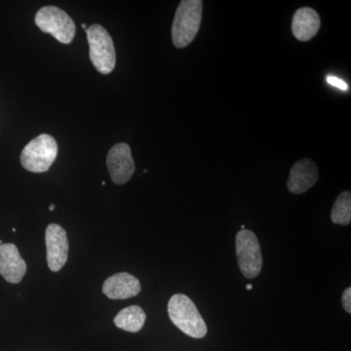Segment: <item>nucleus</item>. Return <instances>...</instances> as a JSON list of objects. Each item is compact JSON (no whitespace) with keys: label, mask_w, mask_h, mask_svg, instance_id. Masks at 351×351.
I'll use <instances>...</instances> for the list:
<instances>
[{"label":"nucleus","mask_w":351,"mask_h":351,"mask_svg":"<svg viewBox=\"0 0 351 351\" xmlns=\"http://www.w3.org/2000/svg\"><path fill=\"white\" fill-rule=\"evenodd\" d=\"M168 314L176 327L191 338L202 339L206 336L207 325L195 302L188 295L176 294L168 302Z\"/></svg>","instance_id":"f257e3e1"},{"label":"nucleus","mask_w":351,"mask_h":351,"mask_svg":"<svg viewBox=\"0 0 351 351\" xmlns=\"http://www.w3.org/2000/svg\"><path fill=\"white\" fill-rule=\"evenodd\" d=\"M201 0H182L176 11L172 25V40L177 48L189 45L197 36L202 19Z\"/></svg>","instance_id":"f03ea898"},{"label":"nucleus","mask_w":351,"mask_h":351,"mask_svg":"<svg viewBox=\"0 0 351 351\" xmlns=\"http://www.w3.org/2000/svg\"><path fill=\"white\" fill-rule=\"evenodd\" d=\"M86 34L92 64L101 75H108L117 64V53L112 36L105 27L98 24L90 25Z\"/></svg>","instance_id":"7ed1b4c3"},{"label":"nucleus","mask_w":351,"mask_h":351,"mask_svg":"<svg viewBox=\"0 0 351 351\" xmlns=\"http://www.w3.org/2000/svg\"><path fill=\"white\" fill-rule=\"evenodd\" d=\"M57 156L56 140L52 136L43 134L25 145L21 154V163L29 172H47Z\"/></svg>","instance_id":"20e7f679"},{"label":"nucleus","mask_w":351,"mask_h":351,"mask_svg":"<svg viewBox=\"0 0 351 351\" xmlns=\"http://www.w3.org/2000/svg\"><path fill=\"white\" fill-rule=\"evenodd\" d=\"M36 24L41 32L49 34L59 43L69 44L75 36V25L73 19L56 6H45L36 15Z\"/></svg>","instance_id":"39448f33"},{"label":"nucleus","mask_w":351,"mask_h":351,"mask_svg":"<svg viewBox=\"0 0 351 351\" xmlns=\"http://www.w3.org/2000/svg\"><path fill=\"white\" fill-rule=\"evenodd\" d=\"M237 262L246 278H256L263 267V256L260 242L251 230H240L235 239Z\"/></svg>","instance_id":"423d86ee"},{"label":"nucleus","mask_w":351,"mask_h":351,"mask_svg":"<svg viewBox=\"0 0 351 351\" xmlns=\"http://www.w3.org/2000/svg\"><path fill=\"white\" fill-rule=\"evenodd\" d=\"M47 265L51 271L63 269L69 258V240L64 228L57 223H50L45 232Z\"/></svg>","instance_id":"0eeeda50"},{"label":"nucleus","mask_w":351,"mask_h":351,"mask_svg":"<svg viewBox=\"0 0 351 351\" xmlns=\"http://www.w3.org/2000/svg\"><path fill=\"white\" fill-rule=\"evenodd\" d=\"M108 173L117 184H124L130 181L136 166L131 149L127 144L113 145L107 157Z\"/></svg>","instance_id":"6e6552de"},{"label":"nucleus","mask_w":351,"mask_h":351,"mask_svg":"<svg viewBox=\"0 0 351 351\" xmlns=\"http://www.w3.org/2000/svg\"><path fill=\"white\" fill-rule=\"evenodd\" d=\"M27 272V263L21 257L16 245H0V274L7 281L18 284L22 281Z\"/></svg>","instance_id":"1a4fd4ad"},{"label":"nucleus","mask_w":351,"mask_h":351,"mask_svg":"<svg viewBox=\"0 0 351 351\" xmlns=\"http://www.w3.org/2000/svg\"><path fill=\"white\" fill-rule=\"evenodd\" d=\"M317 166L311 159L304 158L295 162L289 175L287 186L290 193L301 195L313 188L318 181Z\"/></svg>","instance_id":"9d476101"},{"label":"nucleus","mask_w":351,"mask_h":351,"mask_svg":"<svg viewBox=\"0 0 351 351\" xmlns=\"http://www.w3.org/2000/svg\"><path fill=\"white\" fill-rule=\"evenodd\" d=\"M141 283L128 272L108 277L103 284V293L110 300H127L140 294Z\"/></svg>","instance_id":"9b49d317"},{"label":"nucleus","mask_w":351,"mask_h":351,"mask_svg":"<svg viewBox=\"0 0 351 351\" xmlns=\"http://www.w3.org/2000/svg\"><path fill=\"white\" fill-rule=\"evenodd\" d=\"M319 15L313 8L304 7L295 11L292 20V32L300 41H308L319 31Z\"/></svg>","instance_id":"f8f14e48"},{"label":"nucleus","mask_w":351,"mask_h":351,"mask_svg":"<svg viewBox=\"0 0 351 351\" xmlns=\"http://www.w3.org/2000/svg\"><path fill=\"white\" fill-rule=\"evenodd\" d=\"M147 315L138 306H131L122 309L114 317L115 326L126 332H137L144 327Z\"/></svg>","instance_id":"ddd939ff"},{"label":"nucleus","mask_w":351,"mask_h":351,"mask_svg":"<svg viewBox=\"0 0 351 351\" xmlns=\"http://www.w3.org/2000/svg\"><path fill=\"white\" fill-rule=\"evenodd\" d=\"M331 219L336 225L348 226L351 221V193L343 191L332 208Z\"/></svg>","instance_id":"4468645a"},{"label":"nucleus","mask_w":351,"mask_h":351,"mask_svg":"<svg viewBox=\"0 0 351 351\" xmlns=\"http://www.w3.org/2000/svg\"><path fill=\"white\" fill-rule=\"evenodd\" d=\"M326 80L330 85L339 88L341 91H346L348 89V85L346 84V82H343L341 78L337 77V76L328 75Z\"/></svg>","instance_id":"2eb2a0df"},{"label":"nucleus","mask_w":351,"mask_h":351,"mask_svg":"<svg viewBox=\"0 0 351 351\" xmlns=\"http://www.w3.org/2000/svg\"><path fill=\"white\" fill-rule=\"evenodd\" d=\"M341 302H343V306L348 313H351V288L346 289L343 292V297H341Z\"/></svg>","instance_id":"dca6fc26"},{"label":"nucleus","mask_w":351,"mask_h":351,"mask_svg":"<svg viewBox=\"0 0 351 351\" xmlns=\"http://www.w3.org/2000/svg\"><path fill=\"white\" fill-rule=\"evenodd\" d=\"M54 209H55V205L54 204H51L50 207H49L50 211L51 212L54 211Z\"/></svg>","instance_id":"f3484780"},{"label":"nucleus","mask_w":351,"mask_h":351,"mask_svg":"<svg viewBox=\"0 0 351 351\" xmlns=\"http://www.w3.org/2000/svg\"><path fill=\"white\" fill-rule=\"evenodd\" d=\"M252 288H253V286H252L251 284H248V285L246 286L247 290H252Z\"/></svg>","instance_id":"a211bd4d"},{"label":"nucleus","mask_w":351,"mask_h":351,"mask_svg":"<svg viewBox=\"0 0 351 351\" xmlns=\"http://www.w3.org/2000/svg\"><path fill=\"white\" fill-rule=\"evenodd\" d=\"M82 27H83V29H85V31H86V29H87L86 25H85V24H82Z\"/></svg>","instance_id":"6ab92c4d"},{"label":"nucleus","mask_w":351,"mask_h":351,"mask_svg":"<svg viewBox=\"0 0 351 351\" xmlns=\"http://www.w3.org/2000/svg\"><path fill=\"white\" fill-rule=\"evenodd\" d=\"M101 186H106V182H101Z\"/></svg>","instance_id":"aec40b11"},{"label":"nucleus","mask_w":351,"mask_h":351,"mask_svg":"<svg viewBox=\"0 0 351 351\" xmlns=\"http://www.w3.org/2000/svg\"><path fill=\"white\" fill-rule=\"evenodd\" d=\"M245 230V226L243 225L241 226V230Z\"/></svg>","instance_id":"412c9836"}]
</instances>
